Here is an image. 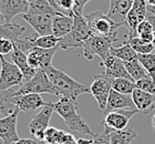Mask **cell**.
I'll list each match as a JSON object with an SVG mask.
<instances>
[{"mask_svg":"<svg viewBox=\"0 0 155 144\" xmlns=\"http://www.w3.org/2000/svg\"><path fill=\"white\" fill-rule=\"evenodd\" d=\"M91 0H74V8L73 12L74 16H83V8Z\"/></svg>","mask_w":155,"mask_h":144,"instance_id":"37","label":"cell"},{"mask_svg":"<svg viewBox=\"0 0 155 144\" xmlns=\"http://www.w3.org/2000/svg\"><path fill=\"white\" fill-rule=\"evenodd\" d=\"M92 140H93L92 144H111L110 134L105 133L104 131L100 134H94Z\"/></svg>","mask_w":155,"mask_h":144,"instance_id":"36","label":"cell"},{"mask_svg":"<svg viewBox=\"0 0 155 144\" xmlns=\"http://www.w3.org/2000/svg\"><path fill=\"white\" fill-rule=\"evenodd\" d=\"M2 20H5V19H3V16H2V13H1V11H0V21H2Z\"/></svg>","mask_w":155,"mask_h":144,"instance_id":"44","label":"cell"},{"mask_svg":"<svg viewBox=\"0 0 155 144\" xmlns=\"http://www.w3.org/2000/svg\"><path fill=\"white\" fill-rule=\"evenodd\" d=\"M12 102L16 105L17 109L30 115L35 113L40 108L47 106V103L42 99L40 94L31 93V94H23V95H17L12 98Z\"/></svg>","mask_w":155,"mask_h":144,"instance_id":"12","label":"cell"},{"mask_svg":"<svg viewBox=\"0 0 155 144\" xmlns=\"http://www.w3.org/2000/svg\"><path fill=\"white\" fill-rule=\"evenodd\" d=\"M20 110L16 109L11 114L0 118V139L3 144H12L20 140L17 132V120Z\"/></svg>","mask_w":155,"mask_h":144,"instance_id":"11","label":"cell"},{"mask_svg":"<svg viewBox=\"0 0 155 144\" xmlns=\"http://www.w3.org/2000/svg\"><path fill=\"white\" fill-rule=\"evenodd\" d=\"M135 88V82L125 78H116L112 81V89L123 94H132Z\"/></svg>","mask_w":155,"mask_h":144,"instance_id":"31","label":"cell"},{"mask_svg":"<svg viewBox=\"0 0 155 144\" xmlns=\"http://www.w3.org/2000/svg\"><path fill=\"white\" fill-rule=\"evenodd\" d=\"M11 61L12 63H15L17 67L19 68L20 71L23 74V79L25 81L31 80L37 73V69H33L32 67H30V64L28 63V57L25 52H22L19 49L15 48L13 52L11 53Z\"/></svg>","mask_w":155,"mask_h":144,"instance_id":"19","label":"cell"},{"mask_svg":"<svg viewBox=\"0 0 155 144\" xmlns=\"http://www.w3.org/2000/svg\"><path fill=\"white\" fill-rule=\"evenodd\" d=\"M111 55L117 58L120 60H122L123 62H127V61H132L137 59V53L134 51V49L130 45V43L124 40L123 45H119V47H111L110 50Z\"/></svg>","mask_w":155,"mask_h":144,"instance_id":"22","label":"cell"},{"mask_svg":"<svg viewBox=\"0 0 155 144\" xmlns=\"http://www.w3.org/2000/svg\"><path fill=\"white\" fill-rule=\"evenodd\" d=\"M45 71V73L48 74L52 84L59 91L60 96H63V98L72 100L73 102H77L78 98L81 94L90 93V86L75 81L63 71L58 70L53 67L48 68Z\"/></svg>","mask_w":155,"mask_h":144,"instance_id":"1","label":"cell"},{"mask_svg":"<svg viewBox=\"0 0 155 144\" xmlns=\"http://www.w3.org/2000/svg\"><path fill=\"white\" fill-rule=\"evenodd\" d=\"M152 125H153V128H154V130H155V114H154V116H153V119H152Z\"/></svg>","mask_w":155,"mask_h":144,"instance_id":"43","label":"cell"},{"mask_svg":"<svg viewBox=\"0 0 155 144\" xmlns=\"http://www.w3.org/2000/svg\"><path fill=\"white\" fill-rule=\"evenodd\" d=\"M74 136L60 129L49 126L45 133V144H71Z\"/></svg>","mask_w":155,"mask_h":144,"instance_id":"21","label":"cell"},{"mask_svg":"<svg viewBox=\"0 0 155 144\" xmlns=\"http://www.w3.org/2000/svg\"><path fill=\"white\" fill-rule=\"evenodd\" d=\"M125 41L130 43V45L134 49V51L137 55H147V53H152L154 50V45L153 43H149V42L144 41L142 38L140 37H134L131 39H125Z\"/></svg>","mask_w":155,"mask_h":144,"instance_id":"29","label":"cell"},{"mask_svg":"<svg viewBox=\"0 0 155 144\" xmlns=\"http://www.w3.org/2000/svg\"><path fill=\"white\" fill-rule=\"evenodd\" d=\"M153 45H154V48H155V32H154V40H153Z\"/></svg>","mask_w":155,"mask_h":144,"instance_id":"45","label":"cell"},{"mask_svg":"<svg viewBox=\"0 0 155 144\" xmlns=\"http://www.w3.org/2000/svg\"><path fill=\"white\" fill-rule=\"evenodd\" d=\"M29 5L27 0H1L0 11L6 23H9L13 17L29 12Z\"/></svg>","mask_w":155,"mask_h":144,"instance_id":"13","label":"cell"},{"mask_svg":"<svg viewBox=\"0 0 155 144\" xmlns=\"http://www.w3.org/2000/svg\"><path fill=\"white\" fill-rule=\"evenodd\" d=\"M113 42L110 39L92 35L83 45V57L91 61L95 55L101 58V61L107 60L110 57L111 47Z\"/></svg>","mask_w":155,"mask_h":144,"instance_id":"6","label":"cell"},{"mask_svg":"<svg viewBox=\"0 0 155 144\" xmlns=\"http://www.w3.org/2000/svg\"><path fill=\"white\" fill-rule=\"evenodd\" d=\"M90 27L91 32L95 35H100L104 38L110 39L112 42L117 41V31L119 28L125 23L115 22L110 17L103 13L101 10L94 11V12L85 16Z\"/></svg>","mask_w":155,"mask_h":144,"instance_id":"3","label":"cell"},{"mask_svg":"<svg viewBox=\"0 0 155 144\" xmlns=\"http://www.w3.org/2000/svg\"><path fill=\"white\" fill-rule=\"evenodd\" d=\"M132 100L134 102V105L137 110L139 113L142 114H149L151 111L154 110V103H155V94H151L149 92L142 91L140 89H136L133 91Z\"/></svg>","mask_w":155,"mask_h":144,"instance_id":"18","label":"cell"},{"mask_svg":"<svg viewBox=\"0 0 155 144\" xmlns=\"http://www.w3.org/2000/svg\"><path fill=\"white\" fill-rule=\"evenodd\" d=\"M152 32H154L152 25L146 19L143 20L142 22H140L139 26H137V29H136V35H145V33H152Z\"/></svg>","mask_w":155,"mask_h":144,"instance_id":"35","label":"cell"},{"mask_svg":"<svg viewBox=\"0 0 155 144\" xmlns=\"http://www.w3.org/2000/svg\"><path fill=\"white\" fill-rule=\"evenodd\" d=\"M147 12L155 16V6H147Z\"/></svg>","mask_w":155,"mask_h":144,"instance_id":"41","label":"cell"},{"mask_svg":"<svg viewBox=\"0 0 155 144\" xmlns=\"http://www.w3.org/2000/svg\"><path fill=\"white\" fill-rule=\"evenodd\" d=\"M16 144H38L36 140L32 139H20L19 141L16 142Z\"/></svg>","mask_w":155,"mask_h":144,"instance_id":"38","label":"cell"},{"mask_svg":"<svg viewBox=\"0 0 155 144\" xmlns=\"http://www.w3.org/2000/svg\"><path fill=\"white\" fill-rule=\"evenodd\" d=\"M16 90H0V112L3 116L9 115L17 109L12 102V98L15 96Z\"/></svg>","mask_w":155,"mask_h":144,"instance_id":"24","label":"cell"},{"mask_svg":"<svg viewBox=\"0 0 155 144\" xmlns=\"http://www.w3.org/2000/svg\"><path fill=\"white\" fill-rule=\"evenodd\" d=\"M41 94V93H49L53 95L60 96V93L55 86L52 84V82L49 79L48 74L45 73V70L38 69L36 75L31 80L27 81L22 85L20 86L19 90L15 91V96L17 95H23V94Z\"/></svg>","mask_w":155,"mask_h":144,"instance_id":"5","label":"cell"},{"mask_svg":"<svg viewBox=\"0 0 155 144\" xmlns=\"http://www.w3.org/2000/svg\"><path fill=\"white\" fill-rule=\"evenodd\" d=\"M136 132L132 129L122 130V131H113L110 133L111 144H131L136 138Z\"/></svg>","mask_w":155,"mask_h":144,"instance_id":"26","label":"cell"},{"mask_svg":"<svg viewBox=\"0 0 155 144\" xmlns=\"http://www.w3.org/2000/svg\"><path fill=\"white\" fill-rule=\"evenodd\" d=\"M32 40L33 45L42 49H52L55 47H59V42L61 38H57L53 35H30Z\"/></svg>","mask_w":155,"mask_h":144,"instance_id":"28","label":"cell"},{"mask_svg":"<svg viewBox=\"0 0 155 144\" xmlns=\"http://www.w3.org/2000/svg\"><path fill=\"white\" fill-rule=\"evenodd\" d=\"M53 112V109L47 103V106H45L29 123V132L38 141H45V133L49 128V122Z\"/></svg>","mask_w":155,"mask_h":144,"instance_id":"10","label":"cell"},{"mask_svg":"<svg viewBox=\"0 0 155 144\" xmlns=\"http://www.w3.org/2000/svg\"><path fill=\"white\" fill-rule=\"evenodd\" d=\"M48 104L53 109L54 112H57L63 119V121L65 122V124L68 125V128L70 130L80 132V133H83V134L94 135V133L91 131L90 126L87 125V122L78 114L77 102H73L72 100L61 96L59 101H57L54 103L48 102Z\"/></svg>","mask_w":155,"mask_h":144,"instance_id":"2","label":"cell"},{"mask_svg":"<svg viewBox=\"0 0 155 144\" xmlns=\"http://www.w3.org/2000/svg\"><path fill=\"white\" fill-rule=\"evenodd\" d=\"M26 31V28L19 26L18 23H3L0 25V38L9 39L11 41H16L20 38V35H23Z\"/></svg>","mask_w":155,"mask_h":144,"instance_id":"23","label":"cell"},{"mask_svg":"<svg viewBox=\"0 0 155 144\" xmlns=\"http://www.w3.org/2000/svg\"><path fill=\"white\" fill-rule=\"evenodd\" d=\"M134 0H110L107 16L115 22L125 23L126 16L133 7Z\"/></svg>","mask_w":155,"mask_h":144,"instance_id":"17","label":"cell"},{"mask_svg":"<svg viewBox=\"0 0 155 144\" xmlns=\"http://www.w3.org/2000/svg\"><path fill=\"white\" fill-rule=\"evenodd\" d=\"M27 1H28V2H33V1H37V0H27Z\"/></svg>","mask_w":155,"mask_h":144,"instance_id":"46","label":"cell"},{"mask_svg":"<svg viewBox=\"0 0 155 144\" xmlns=\"http://www.w3.org/2000/svg\"><path fill=\"white\" fill-rule=\"evenodd\" d=\"M21 18L35 29V31L38 35H52V18L53 16L23 13L21 15Z\"/></svg>","mask_w":155,"mask_h":144,"instance_id":"14","label":"cell"},{"mask_svg":"<svg viewBox=\"0 0 155 144\" xmlns=\"http://www.w3.org/2000/svg\"><path fill=\"white\" fill-rule=\"evenodd\" d=\"M58 49L59 47H55V48L52 49H42L36 47L39 61H40V69L45 70V69L52 67V59H53V55H55V52L58 51Z\"/></svg>","mask_w":155,"mask_h":144,"instance_id":"30","label":"cell"},{"mask_svg":"<svg viewBox=\"0 0 155 144\" xmlns=\"http://www.w3.org/2000/svg\"><path fill=\"white\" fill-rule=\"evenodd\" d=\"M31 15H49V16H55L59 13L55 12L50 5L48 0H37L29 5V12Z\"/></svg>","mask_w":155,"mask_h":144,"instance_id":"25","label":"cell"},{"mask_svg":"<svg viewBox=\"0 0 155 144\" xmlns=\"http://www.w3.org/2000/svg\"><path fill=\"white\" fill-rule=\"evenodd\" d=\"M100 65L105 68V72L104 73H107L109 77L113 78V79H116V78H125V79L134 81L131 78V75L129 74L127 70H126L124 62L122 60L117 59V58L113 57V55H110L107 60L101 61Z\"/></svg>","mask_w":155,"mask_h":144,"instance_id":"15","label":"cell"},{"mask_svg":"<svg viewBox=\"0 0 155 144\" xmlns=\"http://www.w3.org/2000/svg\"><path fill=\"white\" fill-rule=\"evenodd\" d=\"M113 78L109 77L107 73L95 74L94 81L90 85V93L97 100V104L102 111L105 110L107 104L109 95L112 90V81Z\"/></svg>","mask_w":155,"mask_h":144,"instance_id":"9","label":"cell"},{"mask_svg":"<svg viewBox=\"0 0 155 144\" xmlns=\"http://www.w3.org/2000/svg\"><path fill=\"white\" fill-rule=\"evenodd\" d=\"M1 115H3V114H2V113H1V112H0V116H1Z\"/></svg>","mask_w":155,"mask_h":144,"instance_id":"48","label":"cell"},{"mask_svg":"<svg viewBox=\"0 0 155 144\" xmlns=\"http://www.w3.org/2000/svg\"><path fill=\"white\" fill-rule=\"evenodd\" d=\"M122 109H136L132 100V96L120 93L112 89L110 92V95H109L107 108L103 111V113L107 114V112H111V111H114V110Z\"/></svg>","mask_w":155,"mask_h":144,"instance_id":"16","label":"cell"},{"mask_svg":"<svg viewBox=\"0 0 155 144\" xmlns=\"http://www.w3.org/2000/svg\"><path fill=\"white\" fill-rule=\"evenodd\" d=\"M93 35L90 30L87 18L84 16H74L73 28L68 35L60 39L59 48L68 50L71 48H83L84 42Z\"/></svg>","mask_w":155,"mask_h":144,"instance_id":"4","label":"cell"},{"mask_svg":"<svg viewBox=\"0 0 155 144\" xmlns=\"http://www.w3.org/2000/svg\"><path fill=\"white\" fill-rule=\"evenodd\" d=\"M135 86L136 89L149 92L151 94H155V80H153L151 77H147L145 79H141V80L136 81Z\"/></svg>","mask_w":155,"mask_h":144,"instance_id":"33","label":"cell"},{"mask_svg":"<svg viewBox=\"0 0 155 144\" xmlns=\"http://www.w3.org/2000/svg\"><path fill=\"white\" fill-rule=\"evenodd\" d=\"M15 45L13 42L9 39L6 38H0V55H11L13 52Z\"/></svg>","mask_w":155,"mask_h":144,"instance_id":"34","label":"cell"},{"mask_svg":"<svg viewBox=\"0 0 155 144\" xmlns=\"http://www.w3.org/2000/svg\"><path fill=\"white\" fill-rule=\"evenodd\" d=\"M137 60L142 64L143 68L146 70L149 75L155 80V55L154 53H147V55H139Z\"/></svg>","mask_w":155,"mask_h":144,"instance_id":"32","label":"cell"},{"mask_svg":"<svg viewBox=\"0 0 155 144\" xmlns=\"http://www.w3.org/2000/svg\"><path fill=\"white\" fill-rule=\"evenodd\" d=\"M136 113H139L137 109H122L107 112L104 114V132L110 134L113 131L125 130L131 118Z\"/></svg>","mask_w":155,"mask_h":144,"instance_id":"7","label":"cell"},{"mask_svg":"<svg viewBox=\"0 0 155 144\" xmlns=\"http://www.w3.org/2000/svg\"><path fill=\"white\" fill-rule=\"evenodd\" d=\"M147 6H155V0H145Z\"/></svg>","mask_w":155,"mask_h":144,"instance_id":"42","label":"cell"},{"mask_svg":"<svg viewBox=\"0 0 155 144\" xmlns=\"http://www.w3.org/2000/svg\"><path fill=\"white\" fill-rule=\"evenodd\" d=\"M146 20H147V21H150V23L152 25L153 30H154V32H155V16H154V15H151V13L147 12V15H146Z\"/></svg>","mask_w":155,"mask_h":144,"instance_id":"39","label":"cell"},{"mask_svg":"<svg viewBox=\"0 0 155 144\" xmlns=\"http://www.w3.org/2000/svg\"><path fill=\"white\" fill-rule=\"evenodd\" d=\"M71 144H78V142H77V140H74V141H73V142H72V143Z\"/></svg>","mask_w":155,"mask_h":144,"instance_id":"47","label":"cell"},{"mask_svg":"<svg viewBox=\"0 0 155 144\" xmlns=\"http://www.w3.org/2000/svg\"><path fill=\"white\" fill-rule=\"evenodd\" d=\"M78 144H92L93 140H89V139H79L77 140Z\"/></svg>","mask_w":155,"mask_h":144,"instance_id":"40","label":"cell"},{"mask_svg":"<svg viewBox=\"0 0 155 144\" xmlns=\"http://www.w3.org/2000/svg\"><path fill=\"white\" fill-rule=\"evenodd\" d=\"M124 64H125V68L127 72H129V74L135 82L141 80V79H145V78L150 77L149 73L146 72V70L143 68L142 64L140 63V61L137 59L124 62Z\"/></svg>","mask_w":155,"mask_h":144,"instance_id":"27","label":"cell"},{"mask_svg":"<svg viewBox=\"0 0 155 144\" xmlns=\"http://www.w3.org/2000/svg\"><path fill=\"white\" fill-rule=\"evenodd\" d=\"M74 23V17L55 15L52 18V35L57 38H63L71 31Z\"/></svg>","mask_w":155,"mask_h":144,"instance_id":"20","label":"cell"},{"mask_svg":"<svg viewBox=\"0 0 155 144\" xmlns=\"http://www.w3.org/2000/svg\"><path fill=\"white\" fill-rule=\"evenodd\" d=\"M0 90H9L12 86L22 85L23 74L20 69L12 62L7 61L2 55H0Z\"/></svg>","mask_w":155,"mask_h":144,"instance_id":"8","label":"cell"}]
</instances>
